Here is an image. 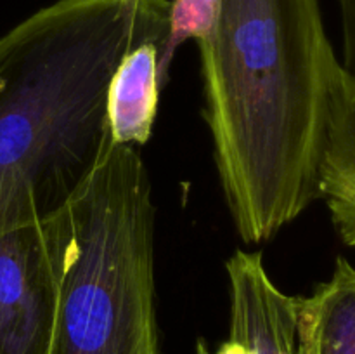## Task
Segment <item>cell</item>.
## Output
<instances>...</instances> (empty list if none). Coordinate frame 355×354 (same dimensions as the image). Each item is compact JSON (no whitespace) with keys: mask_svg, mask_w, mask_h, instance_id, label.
<instances>
[{"mask_svg":"<svg viewBox=\"0 0 355 354\" xmlns=\"http://www.w3.org/2000/svg\"><path fill=\"white\" fill-rule=\"evenodd\" d=\"M198 45L222 193L239 238L257 245L319 200L340 61L321 0H222Z\"/></svg>","mask_w":355,"mask_h":354,"instance_id":"obj_1","label":"cell"},{"mask_svg":"<svg viewBox=\"0 0 355 354\" xmlns=\"http://www.w3.org/2000/svg\"><path fill=\"white\" fill-rule=\"evenodd\" d=\"M170 0H55L0 38V236L52 219L113 139L106 94L120 59L162 47Z\"/></svg>","mask_w":355,"mask_h":354,"instance_id":"obj_2","label":"cell"},{"mask_svg":"<svg viewBox=\"0 0 355 354\" xmlns=\"http://www.w3.org/2000/svg\"><path fill=\"white\" fill-rule=\"evenodd\" d=\"M64 215L68 245L49 354H159L155 203L135 146L113 142Z\"/></svg>","mask_w":355,"mask_h":354,"instance_id":"obj_3","label":"cell"},{"mask_svg":"<svg viewBox=\"0 0 355 354\" xmlns=\"http://www.w3.org/2000/svg\"><path fill=\"white\" fill-rule=\"evenodd\" d=\"M66 245L64 210L0 236V354H49Z\"/></svg>","mask_w":355,"mask_h":354,"instance_id":"obj_4","label":"cell"},{"mask_svg":"<svg viewBox=\"0 0 355 354\" xmlns=\"http://www.w3.org/2000/svg\"><path fill=\"white\" fill-rule=\"evenodd\" d=\"M231 332L246 354H298V297L270 280L262 252L236 250L225 262Z\"/></svg>","mask_w":355,"mask_h":354,"instance_id":"obj_5","label":"cell"},{"mask_svg":"<svg viewBox=\"0 0 355 354\" xmlns=\"http://www.w3.org/2000/svg\"><path fill=\"white\" fill-rule=\"evenodd\" d=\"M319 200L345 245L355 248V78L336 68L319 167Z\"/></svg>","mask_w":355,"mask_h":354,"instance_id":"obj_6","label":"cell"},{"mask_svg":"<svg viewBox=\"0 0 355 354\" xmlns=\"http://www.w3.org/2000/svg\"><path fill=\"white\" fill-rule=\"evenodd\" d=\"M158 42H142L120 59L106 94V117L114 144H146L158 111Z\"/></svg>","mask_w":355,"mask_h":354,"instance_id":"obj_7","label":"cell"},{"mask_svg":"<svg viewBox=\"0 0 355 354\" xmlns=\"http://www.w3.org/2000/svg\"><path fill=\"white\" fill-rule=\"evenodd\" d=\"M298 354H355V267L338 257L329 280L298 297Z\"/></svg>","mask_w":355,"mask_h":354,"instance_id":"obj_8","label":"cell"},{"mask_svg":"<svg viewBox=\"0 0 355 354\" xmlns=\"http://www.w3.org/2000/svg\"><path fill=\"white\" fill-rule=\"evenodd\" d=\"M222 0H170L168 30L159 47L158 76L162 87L168 82V71L175 52L184 42L207 40L218 19Z\"/></svg>","mask_w":355,"mask_h":354,"instance_id":"obj_9","label":"cell"},{"mask_svg":"<svg viewBox=\"0 0 355 354\" xmlns=\"http://www.w3.org/2000/svg\"><path fill=\"white\" fill-rule=\"evenodd\" d=\"M340 17H342V42L343 71L355 78V0H338Z\"/></svg>","mask_w":355,"mask_h":354,"instance_id":"obj_10","label":"cell"},{"mask_svg":"<svg viewBox=\"0 0 355 354\" xmlns=\"http://www.w3.org/2000/svg\"><path fill=\"white\" fill-rule=\"evenodd\" d=\"M196 354H211L210 351H208V346H207V342H205V340H198V344H196Z\"/></svg>","mask_w":355,"mask_h":354,"instance_id":"obj_11","label":"cell"}]
</instances>
